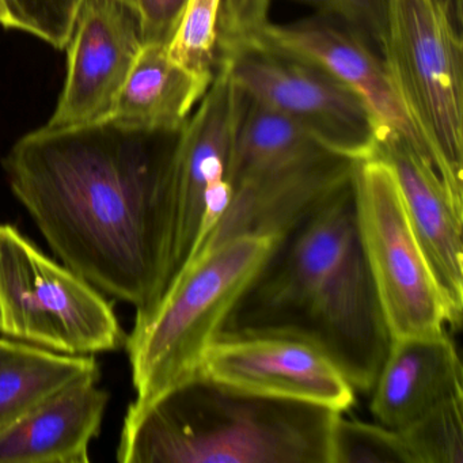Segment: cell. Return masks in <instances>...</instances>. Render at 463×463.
<instances>
[{
	"instance_id": "14",
	"label": "cell",
	"mask_w": 463,
	"mask_h": 463,
	"mask_svg": "<svg viewBox=\"0 0 463 463\" xmlns=\"http://www.w3.org/2000/svg\"><path fill=\"white\" fill-rule=\"evenodd\" d=\"M371 392L373 417L395 430L463 395L462 362L454 341L447 332L392 340Z\"/></svg>"
},
{
	"instance_id": "12",
	"label": "cell",
	"mask_w": 463,
	"mask_h": 463,
	"mask_svg": "<svg viewBox=\"0 0 463 463\" xmlns=\"http://www.w3.org/2000/svg\"><path fill=\"white\" fill-rule=\"evenodd\" d=\"M260 48L324 70L363 102L375 126L376 140L389 135L402 137L430 159L401 107L381 56L345 26L316 14L294 23H270Z\"/></svg>"
},
{
	"instance_id": "10",
	"label": "cell",
	"mask_w": 463,
	"mask_h": 463,
	"mask_svg": "<svg viewBox=\"0 0 463 463\" xmlns=\"http://www.w3.org/2000/svg\"><path fill=\"white\" fill-rule=\"evenodd\" d=\"M197 373L232 389L340 413L356 402V390L318 346L280 333L222 332Z\"/></svg>"
},
{
	"instance_id": "18",
	"label": "cell",
	"mask_w": 463,
	"mask_h": 463,
	"mask_svg": "<svg viewBox=\"0 0 463 463\" xmlns=\"http://www.w3.org/2000/svg\"><path fill=\"white\" fill-rule=\"evenodd\" d=\"M94 354H69L0 338V430L18 421L61 390L99 381Z\"/></svg>"
},
{
	"instance_id": "17",
	"label": "cell",
	"mask_w": 463,
	"mask_h": 463,
	"mask_svg": "<svg viewBox=\"0 0 463 463\" xmlns=\"http://www.w3.org/2000/svg\"><path fill=\"white\" fill-rule=\"evenodd\" d=\"M332 154L283 113L245 97L232 143L230 183L232 188L253 178L297 172Z\"/></svg>"
},
{
	"instance_id": "23",
	"label": "cell",
	"mask_w": 463,
	"mask_h": 463,
	"mask_svg": "<svg viewBox=\"0 0 463 463\" xmlns=\"http://www.w3.org/2000/svg\"><path fill=\"white\" fill-rule=\"evenodd\" d=\"M335 21L379 50L384 28L386 0H287Z\"/></svg>"
},
{
	"instance_id": "21",
	"label": "cell",
	"mask_w": 463,
	"mask_h": 463,
	"mask_svg": "<svg viewBox=\"0 0 463 463\" xmlns=\"http://www.w3.org/2000/svg\"><path fill=\"white\" fill-rule=\"evenodd\" d=\"M83 0H0V26L24 32L58 51L74 33Z\"/></svg>"
},
{
	"instance_id": "13",
	"label": "cell",
	"mask_w": 463,
	"mask_h": 463,
	"mask_svg": "<svg viewBox=\"0 0 463 463\" xmlns=\"http://www.w3.org/2000/svg\"><path fill=\"white\" fill-rule=\"evenodd\" d=\"M373 156L394 173L406 213L443 295L449 326L458 330L463 313V207L452 199L430 159L394 135L376 140Z\"/></svg>"
},
{
	"instance_id": "5",
	"label": "cell",
	"mask_w": 463,
	"mask_h": 463,
	"mask_svg": "<svg viewBox=\"0 0 463 463\" xmlns=\"http://www.w3.org/2000/svg\"><path fill=\"white\" fill-rule=\"evenodd\" d=\"M379 51L406 118L463 207L462 23L439 0H386Z\"/></svg>"
},
{
	"instance_id": "20",
	"label": "cell",
	"mask_w": 463,
	"mask_h": 463,
	"mask_svg": "<svg viewBox=\"0 0 463 463\" xmlns=\"http://www.w3.org/2000/svg\"><path fill=\"white\" fill-rule=\"evenodd\" d=\"M398 432L413 463H463V395L444 401Z\"/></svg>"
},
{
	"instance_id": "3",
	"label": "cell",
	"mask_w": 463,
	"mask_h": 463,
	"mask_svg": "<svg viewBox=\"0 0 463 463\" xmlns=\"http://www.w3.org/2000/svg\"><path fill=\"white\" fill-rule=\"evenodd\" d=\"M340 411L197 375L129 405L121 463H330Z\"/></svg>"
},
{
	"instance_id": "19",
	"label": "cell",
	"mask_w": 463,
	"mask_h": 463,
	"mask_svg": "<svg viewBox=\"0 0 463 463\" xmlns=\"http://www.w3.org/2000/svg\"><path fill=\"white\" fill-rule=\"evenodd\" d=\"M222 2L223 0H188L167 44V52L175 63L210 82L218 66Z\"/></svg>"
},
{
	"instance_id": "11",
	"label": "cell",
	"mask_w": 463,
	"mask_h": 463,
	"mask_svg": "<svg viewBox=\"0 0 463 463\" xmlns=\"http://www.w3.org/2000/svg\"><path fill=\"white\" fill-rule=\"evenodd\" d=\"M143 44L134 6L123 0H83L66 48V82L47 126H82L109 118Z\"/></svg>"
},
{
	"instance_id": "16",
	"label": "cell",
	"mask_w": 463,
	"mask_h": 463,
	"mask_svg": "<svg viewBox=\"0 0 463 463\" xmlns=\"http://www.w3.org/2000/svg\"><path fill=\"white\" fill-rule=\"evenodd\" d=\"M211 83L175 63L167 45L145 43L108 118L180 131Z\"/></svg>"
},
{
	"instance_id": "22",
	"label": "cell",
	"mask_w": 463,
	"mask_h": 463,
	"mask_svg": "<svg viewBox=\"0 0 463 463\" xmlns=\"http://www.w3.org/2000/svg\"><path fill=\"white\" fill-rule=\"evenodd\" d=\"M330 463H413L398 430L359 420L335 419Z\"/></svg>"
},
{
	"instance_id": "26",
	"label": "cell",
	"mask_w": 463,
	"mask_h": 463,
	"mask_svg": "<svg viewBox=\"0 0 463 463\" xmlns=\"http://www.w3.org/2000/svg\"><path fill=\"white\" fill-rule=\"evenodd\" d=\"M241 2H248V4H257V2H264V0H241Z\"/></svg>"
},
{
	"instance_id": "8",
	"label": "cell",
	"mask_w": 463,
	"mask_h": 463,
	"mask_svg": "<svg viewBox=\"0 0 463 463\" xmlns=\"http://www.w3.org/2000/svg\"><path fill=\"white\" fill-rule=\"evenodd\" d=\"M243 104L245 96L229 67L219 61L210 89L178 137L167 287L205 245L229 207L232 143Z\"/></svg>"
},
{
	"instance_id": "24",
	"label": "cell",
	"mask_w": 463,
	"mask_h": 463,
	"mask_svg": "<svg viewBox=\"0 0 463 463\" xmlns=\"http://www.w3.org/2000/svg\"><path fill=\"white\" fill-rule=\"evenodd\" d=\"M186 2L188 0H134L143 43L169 44Z\"/></svg>"
},
{
	"instance_id": "27",
	"label": "cell",
	"mask_w": 463,
	"mask_h": 463,
	"mask_svg": "<svg viewBox=\"0 0 463 463\" xmlns=\"http://www.w3.org/2000/svg\"><path fill=\"white\" fill-rule=\"evenodd\" d=\"M123 2H126V4H128V5H131V6H134V0H123Z\"/></svg>"
},
{
	"instance_id": "1",
	"label": "cell",
	"mask_w": 463,
	"mask_h": 463,
	"mask_svg": "<svg viewBox=\"0 0 463 463\" xmlns=\"http://www.w3.org/2000/svg\"><path fill=\"white\" fill-rule=\"evenodd\" d=\"M180 131L45 126L5 156L13 194L66 267L137 311L169 281Z\"/></svg>"
},
{
	"instance_id": "2",
	"label": "cell",
	"mask_w": 463,
	"mask_h": 463,
	"mask_svg": "<svg viewBox=\"0 0 463 463\" xmlns=\"http://www.w3.org/2000/svg\"><path fill=\"white\" fill-rule=\"evenodd\" d=\"M222 332L302 338L354 390H373L392 337L360 241L354 177L276 240Z\"/></svg>"
},
{
	"instance_id": "4",
	"label": "cell",
	"mask_w": 463,
	"mask_h": 463,
	"mask_svg": "<svg viewBox=\"0 0 463 463\" xmlns=\"http://www.w3.org/2000/svg\"><path fill=\"white\" fill-rule=\"evenodd\" d=\"M276 238L240 235L197 253L150 307L137 311L126 346L143 406L197 375L208 346L223 330Z\"/></svg>"
},
{
	"instance_id": "7",
	"label": "cell",
	"mask_w": 463,
	"mask_h": 463,
	"mask_svg": "<svg viewBox=\"0 0 463 463\" xmlns=\"http://www.w3.org/2000/svg\"><path fill=\"white\" fill-rule=\"evenodd\" d=\"M354 191L360 241L390 337L446 332V303L414 234L392 167L378 156L356 162Z\"/></svg>"
},
{
	"instance_id": "9",
	"label": "cell",
	"mask_w": 463,
	"mask_h": 463,
	"mask_svg": "<svg viewBox=\"0 0 463 463\" xmlns=\"http://www.w3.org/2000/svg\"><path fill=\"white\" fill-rule=\"evenodd\" d=\"M246 99L283 113L327 150L352 161L375 153L370 113L340 80L314 64L262 48L219 59Z\"/></svg>"
},
{
	"instance_id": "15",
	"label": "cell",
	"mask_w": 463,
	"mask_h": 463,
	"mask_svg": "<svg viewBox=\"0 0 463 463\" xmlns=\"http://www.w3.org/2000/svg\"><path fill=\"white\" fill-rule=\"evenodd\" d=\"M97 383L72 384L0 430V463H88L109 402Z\"/></svg>"
},
{
	"instance_id": "6",
	"label": "cell",
	"mask_w": 463,
	"mask_h": 463,
	"mask_svg": "<svg viewBox=\"0 0 463 463\" xmlns=\"http://www.w3.org/2000/svg\"><path fill=\"white\" fill-rule=\"evenodd\" d=\"M0 333L69 354L118 351L127 340L102 292L7 223H0Z\"/></svg>"
},
{
	"instance_id": "25",
	"label": "cell",
	"mask_w": 463,
	"mask_h": 463,
	"mask_svg": "<svg viewBox=\"0 0 463 463\" xmlns=\"http://www.w3.org/2000/svg\"><path fill=\"white\" fill-rule=\"evenodd\" d=\"M439 2H441L449 10V13L459 23H462V0H439Z\"/></svg>"
}]
</instances>
